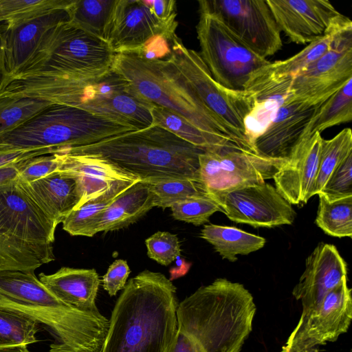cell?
I'll list each match as a JSON object with an SVG mask.
<instances>
[{
    "instance_id": "10",
    "label": "cell",
    "mask_w": 352,
    "mask_h": 352,
    "mask_svg": "<svg viewBox=\"0 0 352 352\" xmlns=\"http://www.w3.org/2000/svg\"><path fill=\"white\" fill-rule=\"evenodd\" d=\"M199 53L213 78L227 89L244 91L251 76L270 61L245 45L217 17L199 12Z\"/></svg>"
},
{
    "instance_id": "50",
    "label": "cell",
    "mask_w": 352,
    "mask_h": 352,
    "mask_svg": "<svg viewBox=\"0 0 352 352\" xmlns=\"http://www.w3.org/2000/svg\"><path fill=\"white\" fill-rule=\"evenodd\" d=\"M176 265L172 267L170 270V281L177 279L181 276H184L190 267V263L186 262V261L181 258L180 256L176 259Z\"/></svg>"
},
{
    "instance_id": "2",
    "label": "cell",
    "mask_w": 352,
    "mask_h": 352,
    "mask_svg": "<svg viewBox=\"0 0 352 352\" xmlns=\"http://www.w3.org/2000/svg\"><path fill=\"white\" fill-rule=\"evenodd\" d=\"M178 304L176 287L164 274L139 273L116 302L100 352H168Z\"/></svg>"
},
{
    "instance_id": "13",
    "label": "cell",
    "mask_w": 352,
    "mask_h": 352,
    "mask_svg": "<svg viewBox=\"0 0 352 352\" xmlns=\"http://www.w3.org/2000/svg\"><path fill=\"white\" fill-rule=\"evenodd\" d=\"M351 319V289L345 278L318 307L301 314L281 352H317V346L346 333Z\"/></svg>"
},
{
    "instance_id": "21",
    "label": "cell",
    "mask_w": 352,
    "mask_h": 352,
    "mask_svg": "<svg viewBox=\"0 0 352 352\" xmlns=\"http://www.w3.org/2000/svg\"><path fill=\"white\" fill-rule=\"evenodd\" d=\"M322 138L315 133L302 139L273 177L277 191L292 205L306 204L313 197Z\"/></svg>"
},
{
    "instance_id": "52",
    "label": "cell",
    "mask_w": 352,
    "mask_h": 352,
    "mask_svg": "<svg viewBox=\"0 0 352 352\" xmlns=\"http://www.w3.org/2000/svg\"><path fill=\"white\" fill-rule=\"evenodd\" d=\"M4 75H5V67H4L3 53V48H2L1 38L0 36V82Z\"/></svg>"
},
{
    "instance_id": "36",
    "label": "cell",
    "mask_w": 352,
    "mask_h": 352,
    "mask_svg": "<svg viewBox=\"0 0 352 352\" xmlns=\"http://www.w3.org/2000/svg\"><path fill=\"white\" fill-rule=\"evenodd\" d=\"M319 197L315 220L316 225L327 234L342 238L352 236V196L333 201Z\"/></svg>"
},
{
    "instance_id": "33",
    "label": "cell",
    "mask_w": 352,
    "mask_h": 352,
    "mask_svg": "<svg viewBox=\"0 0 352 352\" xmlns=\"http://www.w3.org/2000/svg\"><path fill=\"white\" fill-rule=\"evenodd\" d=\"M352 119V79L322 102L309 123L304 138ZM303 138V139H304Z\"/></svg>"
},
{
    "instance_id": "44",
    "label": "cell",
    "mask_w": 352,
    "mask_h": 352,
    "mask_svg": "<svg viewBox=\"0 0 352 352\" xmlns=\"http://www.w3.org/2000/svg\"><path fill=\"white\" fill-rule=\"evenodd\" d=\"M58 166L56 153L32 157L20 162L19 178L26 183L32 182L57 171Z\"/></svg>"
},
{
    "instance_id": "22",
    "label": "cell",
    "mask_w": 352,
    "mask_h": 352,
    "mask_svg": "<svg viewBox=\"0 0 352 352\" xmlns=\"http://www.w3.org/2000/svg\"><path fill=\"white\" fill-rule=\"evenodd\" d=\"M56 155L59 162L57 171L72 176L77 182L81 196L77 208L117 182L140 180L99 155L67 152H58Z\"/></svg>"
},
{
    "instance_id": "11",
    "label": "cell",
    "mask_w": 352,
    "mask_h": 352,
    "mask_svg": "<svg viewBox=\"0 0 352 352\" xmlns=\"http://www.w3.org/2000/svg\"><path fill=\"white\" fill-rule=\"evenodd\" d=\"M286 162L234 148L206 150L199 156V180L216 201L233 190L273 179Z\"/></svg>"
},
{
    "instance_id": "27",
    "label": "cell",
    "mask_w": 352,
    "mask_h": 352,
    "mask_svg": "<svg viewBox=\"0 0 352 352\" xmlns=\"http://www.w3.org/2000/svg\"><path fill=\"white\" fill-rule=\"evenodd\" d=\"M20 180L57 226L80 204L81 196L77 182L72 176L60 171L30 183Z\"/></svg>"
},
{
    "instance_id": "34",
    "label": "cell",
    "mask_w": 352,
    "mask_h": 352,
    "mask_svg": "<svg viewBox=\"0 0 352 352\" xmlns=\"http://www.w3.org/2000/svg\"><path fill=\"white\" fill-rule=\"evenodd\" d=\"M138 182H117L100 195L73 210L62 222L63 229L72 236H82L91 222L121 193Z\"/></svg>"
},
{
    "instance_id": "6",
    "label": "cell",
    "mask_w": 352,
    "mask_h": 352,
    "mask_svg": "<svg viewBox=\"0 0 352 352\" xmlns=\"http://www.w3.org/2000/svg\"><path fill=\"white\" fill-rule=\"evenodd\" d=\"M133 131L137 130L79 108L52 104L16 129L1 135L0 143L17 148H69Z\"/></svg>"
},
{
    "instance_id": "47",
    "label": "cell",
    "mask_w": 352,
    "mask_h": 352,
    "mask_svg": "<svg viewBox=\"0 0 352 352\" xmlns=\"http://www.w3.org/2000/svg\"><path fill=\"white\" fill-rule=\"evenodd\" d=\"M58 149L53 148H17L0 143V167L37 156L56 153Z\"/></svg>"
},
{
    "instance_id": "45",
    "label": "cell",
    "mask_w": 352,
    "mask_h": 352,
    "mask_svg": "<svg viewBox=\"0 0 352 352\" xmlns=\"http://www.w3.org/2000/svg\"><path fill=\"white\" fill-rule=\"evenodd\" d=\"M166 34L153 36L141 47L130 54H135L148 60H164L169 58L172 54L174 38Z\"/></svg>"
},
{
    "instance_id": "41",
    "label": "cell",
    "mask_w": 352,
    "mask_h": 352,
    "mask_svg": "<svg viewBox=\"0 0 352 352\" xmlns=\"http://www.w3.org/2000/svg\"><path fill=\"white\" fill-rule=\"evenodd\" d=\"M174 219L200 226L208 222L210 217L223 210L209 196L199 197L175 204L170 207Z\"/></svg>"
},
{
    "instance_id": "43",
    "label": "cell",
    "mask_w": 352,
    "mask_h": 352,
    "mask_svg": "<svg viewBox=\"0 0 352 352\" xmlns=\"http://www.w3.org/2000/svg\"><path fill=\"white\" fill-rule=\"evenodd\" d=\"M149 258L163 265H168L181 256L177 236L168 232L158 231L145 241Z\"/></svg>"
},
{
    "instance_id": "48",
    "label": "cell",
    "mask_w": 352,
    "mask_h": 352,
    "mask_svg": "<svg viewBox=\"0 0 352 352\" xmlns=\"http://www.w3.org/2000/svg\"><path fill=\"white\" fill-rule=\"evenodd\" d=\"M144 4L162 22L177 25L176 1L174 0H142Z\"/></svg>"
},
{
    "instance_id": "28",
    "label": "cell",
    "mask_w": 352,
    "mask_h": 352,
    "mask_svg": "<svg viewBox=\"0 0 352 352\" xmlns=\"http://www.w3.org/2000/svg\"><path fill=\"white\" fill-rule=\"evenodd\" d=\"M54 259L52 244L37 245L25 241L10 232L0 220V272H34Z\"/></svg>"
},
{
    "instance_id": "29",
    "label": "cell",
    "mask_w": 352,
    "mask_h": 352,
    "mask_svg": "<svg viewBox=\"0 0 352 352\" xmlns=\"http://www.w3.org/2000/svg\"><path fill=\"white\" fill-rule=\"evenodd\" d=\"M151 114L152 125L160 126L204 151L234 148L245 151L234 141L206 133L182 116L165 108L153 106Z\"/></svg>"
},
{
    "instance_id": "51",
    "label": "cell",
    "mask_w": 352,
    "mask_h": 352,
    "mask_svg": "<svg viewBox=\"0 0 352 352\" xmlns=\"http://www.w3.org/2000/svg\"><path fill=\"white\" fill-rule=\"evenodd\" d=\"M0 352H30L27 346H16L0 349Z\"/></svg>"
},
{
    "instance_id": "32",
    "label": "cell",
    "mask_w": 352,
    "mask_h": 352,
    "mask_svg": "<svg viewBox=\"0 0 352 352\" xmlns=\"http://www.w3.org/2000/svg\"><path fill=\"white\" fill-rule=\"evenodd\" d=\"M351 27L309 43L300 52L286 60L270 62L252 75L269 78L294 77L322 56L331 47L337 36Z\"/></svg>"
},
{
    "instance_id": "14",
    "label": "cell",
    "mask_w": 352,
    "mask_h": 352,
    "mask_svg": "<svg viewBox=\"0 0 352 352\" xmlns=\"http://www.w3.org/2000/svg\"><path fill=\"white\" fill-rule=\"evenodd\" d=\"M352 79V27L341 32L331 47L294 76L292 98L320 104Z\"/></svg>"
},
{
    "instance_id": "30",
    "label": "cell",
    "mask_w": 352,
    "mask_h": 352,
    "mask_svg": "<svg viewBox=\"0 0 352 352\" xmlns=\"http://www.w3.org/2000/svg\"><path fill=\"white\" fill-rule=\"evenodd\" d=\"M200 236L210 243L215 251L230 262L237 261V255H247L259 250L265 245V239L232 226L208 224Z\"/></svg>"
},
{
    "instance_id": "42",
    "label": "cell",
    "mask_w": 352,
    "mask_h": 352,
    "mask_svg": "<svg viewBox=\"0 0 352 352\" xmlns=\"http://www.w3.org/2000/svg\"><path fill=\"white\" fill-rule=\"evenodd\" d=\"M318 195L329 201L352 196V153L333 170Z\"/></svg>"
},
{
    "instance_id": "38",
    "label": "cell",
    "mask_w": 352,
    "mask_h": 352,
    "mask_svg": "<svg viewBox=\"0 0 352 352\" xmlns=\"http://www.w3.org/2000/svg\"><path fill=\"white\" fill-rule=\"evenodd\" d=\"M39 324L23 314L0 307V349L36 342Z\"/></svg>"
},
{
    "instance_id": "49",
    "label": "cell",
    "mask_w": 352,
    "mask_h": 352,
    "mask_svg": "<svg viewBox=\"0 0 352 352\" xmlns=\"http://www.w3.org/2000/svg\"><path fill=\"white\" fill-rule=\"evenodd\" d=\"M20 162L0 167V184L8 182L19 177Z\"/></svg>"
},
{
    "instance_id": "31",
    "label": "cell",
    "mask_w": 352,
    "mask_h": 352,
    "mask_svg": "<svg viewBox=\"0 0 352 352\" xmlns=\"http://www.w3.org/2000/svg\"><path fill=\"white\" fill-rule=\"evenodd\" d=\"M117 0H75L68 22L107 41Z\"/></svg>"
},
{
    "instance_id": "12",
    "label": "cell",
    "mask_w": 352,
    "mask_h": 352,
    "mask_svg": "<svg viewBox=\"0 0 352 352\" xmlns=\"http://www.w3.org/2000/svg\"><path fill=\"white\" fill-rule=\"evenodd\" d=\"M199 11L215 16L245 45L266 58L283 46L266 0H201Z\"/></svg>"
},
{
    "instance_id": "46",
    "label": "cell",
    "mask_w": 352,
    "mask_h": 352,
    "mask_svg": "<svg viewBox=\"0 0 352 352\" xmlns=\"http://www.w3.org/2000/svg\"><path fill=\"white\" fill-rule=\"evenodd\" d=\"M130 272L125 260L117 259L110 265L102 279V287L110 296H116L124 288Z\"/></svg>"
},
{
    "instance_id": "37",
    "label": "cell",
    "mask_w": 352,
    "mask_h": 352,
    "mask_svg": "<svg viewBox=\"0 0 352 352\" xmlns=\"http://www.w3.org/2000/svg\"><path fill=\"white\" fill-rule=\"evenodd\" d=\"M352 153V132L345 128L330 140L322 138L318 168L312 192L318 195L337 166Z\"/></svg>"
},
{
    "instance_id": "39",
    "label": "cell",
    "mask_w": 352,
    "mask_h": 352,
    "mask_svg": "<svg viewBox=\"0 0 352 352\" xmlns=\"http://www.w3.org/2000/svg\"><path fill=\"white\" fill-rule=\"evenodd\" d=\"M150 184V183H149ZM154 207L170 208L187 199L208 196L202 183L191 179H169L150 184Z\"/></svg>"
},
{
    "instance_id": "26",
    "label": "cell",
    "mask_w": 352,
    "mask_h": 352,
    "mask_svg": "<svg viewBox=\"0 0 352 352\" xmlns=\"http://www.w3.org/2000/svg\"><path fill=\"white\" fill-rule=\"evenodd\" d=\"M40 281L56 298L81 311L98 309L96 299L100 283L94 269L63 267L55 273L38 275Z\"/></svg>"
},
{
    "instance_id": "7",
    "label": "cell",
    "mask_w": 352,
    "mask_h": 352,
    "mask_svg": "<svg viewBox=\"0 0 352 352\" xmlns=\"http://www.w3.org/2000/svg\"><path fill=\"white\" fill-rule=\"evenodd\" d=\"M45 100L79 108L129 125L136 130L152 125L151 107L136 98L115 70L91 80L59 77L45 89Z\"/></svg>"
},
{
    "instance_id": "1",
    "label": "cell",
    "mask_w": 352,
    "mask_h": 352,
    "mask_svg": "<svg viewBox=\"0 0 352 352\" xmlns=\"http://www.w3.org/2000/svg\"><path fill=\"white\" fill-rule=\"evenodd\" d=\"M256 307L243 285L219 278L179 302L168 352H240Z\"/></svg>"
},
{
    "instance_id": "18",
    "label": "cell",
    "mask_w": 352,
    "mask_h": 352,
    "mask_svg": "<svg viewBox=\"0 0 352 352\" xmlns=\"http://www.w3.org/2000/svg\"><path fill=\"white\" fill-rule=\"evenodd\" d=\"M320 104L310 105L292 98L291 94L266 129L254 140L256 154L287 161L304 138L306 129Z\"/></svg>"
},
{
    "instance_id": "24",
    "label": "cell",
    "mask_w": 352,
    "mask_h": 352,
    "mask_svg": "<svg viewBox=\"0 0 352 352\" xmlns=\"http://www.w3.org/2000/svg\"><path fill=\"white\" fill-rule=\"evenodd\" d=\"M293 78L252 76L248 82L244 91L252 94L254 106L245 118L244 126L247 140L253 148L254 140L266 129L279 107L292 94Z\"/></svg>"
},
{
    "instance_id": "15",
    "label": "cell",
    "mask_w": 352,
    "mask_h": 352,
    "mask_svg": "<svg viewBox=\"0 0 352 352\" xmlns=\"http://www.w3.org/2000/svg\"><path fill=\"white\" fill-rule=\"evenodd\" d=\"M280 32L297 44L310 43L352 26L328 0H266Z\"/></svg>"
},
{
    "instance_id": "23",
    "label": "cell",
    "mask_w": 352,
    "mask_h": 352,
    "mask_svg": "<svg viewBox=\"0 0 352 352\" xmlns=\"http://www.w3.org/2000/svg\"><path fill=\"white\" fill-rule=\"evenodd\" d=\"M67 10L54 12L12 26L0 25L4 76L17 74L24 68L47 32L69 21Z\"/></svg>"
},
{
    "instance_id": "19",
    "label": "cell",
    "mask_w": 352,
    "mask_h": 352,
    "mask_svg": "<svg viewBox=\"0 0 352 352\" xmlns=\"http://www.w3.org/2000/svg\"><path fill=\"white\" fill-rule=\"evenodd\" d=\"M177 27L157 19L142 0H117L107 42L115 53H131L153 36H175Z\"/></svg>"
},
{
    "instance_id": "35",
    "label": "cell",
    "mask_w": 352,
    "mask_h": 352,
    "mask_svg": "<svg viewBox=\"0 0 352 352\" xmlns=\"http://www.w3.org/2000/svg\"><path fill=\"white\" fill-rule=\"evenodd\" d=\"M75 0H0V24L12 26L47 14L67 10Z\"/></svg>"
},
{
    "instance_id": "5",
    "label": "cell",
    "mask_w": 352,
    "mask_h": 352,
    "mask_svg": "<svg viewBox=\"0 0 352 352\" xmlns=\"http://www.w3.org/2000/svg\"><path fill=\"white\" fill-rule=\"evenodd\" d=\"M113 69L142 102L175 112L199 129L232 140L247 151L206 109L169 58L148 60L133 54L116 53Z\"/></svg>"
},
{
    "instance_id": "16",
    "label": "cell",
    "mask_w": 352,
    "mask_h": 352,
    "mask_svg": "<svg viewBox=\"0 0 352 352\" xmlns=\"http://www.w3.org/2000/svg\"><path fill=\"white\" fill-rule=\"evenodd\" d=\"M216 202L230 220L254 228L292 225L296 217L292 204L266 182L233 190Z\"/></svg>"
},
{
    "instance_id": "4",
    "label": "cell",
    "mask_w": 352,
    "mask_h": 352,
    "mask_svg": "<svg viewBox=\"0 0 352 352\" xmlns=\"http://www.w3.org/2000/svg\"><path fill=\"white\" fill-rule=\"evenodd\" d=\"M203 151L157 125L58 151L99 155L150 184L169 179L200 181L199 156Z\"/></svg>"
},
{
    "instance_id": "3",
    "label": "cell",
    "mask_w": 352,
    "mask_h": 352,
    "mask_svg": "<svg viewBox=\"0 0 352 352\" xmlns=\"http://www.w3.org/2000/svg\"><path fill=\"white\" fill-rule=\"evenodd\" d=\"M0 307L45 325L54 339L50 352H100L108 331L109 319L98 309L81 311L65 304L34 271L0 272Z\"/></svg>"
},
{
    "instance_id": "40",
    "label": "cell",
    "mask_w": 352,
    "mask_h": 352,
    "mask_svg": "<svg viewBox=\"0 0 352 352\" xmlns=\"http://www.w3.org/2000/svg\"><path fill=\"white\" fill-rule=\"evenodd\" d=\"M52 104L30 98L0 97V136L16 129Z\"/></svg>"
},
{
    "instance_id": "9",
    "label": "cell",
    "mask_w": 352,
    "mask_h": 352,
    "mask_svg": "<svg viewBox=\"0 0 352 352\" xmlns=\"http://www.w3.org/2000/svg\"><path fill=\"white\" fill-rule=\"evenodd\" d=\"M169 59L217 121L247 151L256 154L247 140L244 126L245 118L254 106L252 94L229 89L218 83L199 54L187 48L177 36L173 39Z\"/></svg>"
},
{
    "instance_id": "8",
    "label": "cell",
    "mask_w": 352,
    "mask_h": 352,
    "mask_svg": "<svg viewBox=\"0 0 352 352\" xmlns=\"http://www.w3.org/2000/svg\"><path fill=\"white\" fill-rule=\"evenodd\" d=\"M115 55L106 41L65 21L47 32L23 69L45 67L70 77L96 79L112 69Z\"/></svg>"
},
{
    "instance_id": "20",
    "label": "cell",
    "mask_w": 352,
    "mask_h": 352,
    "mask_svg": "<svg viewBox=\"0 0 352 352\" xmlns=\"http://www.w3.org/2000/svg\"><path fill=\"white\" fill-rule=\"evenodd\" d=\"M347 264L332 244L320 243L305 261V269L292 294L302 313L318 307L331 290L347 278Z\"/></svg>"
},
{
    "instance_id": "17",
    "label": "cell",
    "mask_w": 352,
    "mask_h": 352,
    "mask_svg": "<svg viewBox=\"0 0 352 352\" xmlns=\"http://www.w3.org/2000/svg\"><path fill=\"white\" fill-rule=\"evenodd\" d=\"M0 220L13 234L29 243L50 245L55 240L57 225L19 177L0 184Z\"/></svg>"
},
{
    "instance_id": "25",
    "label": "cell",
    "mask_w": 352,
    "mask_h": 352,
    "mask_svg": "<svg viewBox=\"0 0 352 352\" xmlns=\"http://www.w3.org/2000/svg\"><path fill=\"white\" fill-rule=\"evenodd\" d=\"M153 207L150 184L140 180L118 196L91 222L82 236H92L100 232L125 228L137 221Z\"/></svg>"
}]
</instances>
